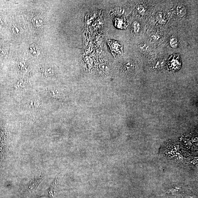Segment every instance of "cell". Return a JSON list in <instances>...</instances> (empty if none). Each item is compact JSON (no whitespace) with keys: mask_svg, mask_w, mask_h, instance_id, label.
Masks as SVG:
<instances>
[{"mask_svg":"<svg viewBox=\"0 0 198 198\" xmlns=\"http://www.w3.org/2000/svg\"><path fill=\"white\" fill-rule=\"evenodd\" d=\"M108 45L111 53L114 57H117L122 53L123 45L120 42L114 40H108Z\"/></svg>","mask_w":198,"mask_h":198,"instance_id":"cell-1","label":"cell"},{"mask_svg":"<svg viewBox=\"0 0 198 198\" xmlns=\"http://www.w3.org/2000/svg\"><path fill=\"white\" fill-rule=\"evenodd\" d=\"M45 178L43 175H41L31 179L27 185L28 190L31 193L35 191L39 185Z\"/></svg>","mask_w":198,"mask_h":198,"instance_id":"cell-2","label":"cell"},{"mask_svg":"<svg viewBox=\"0 0 198 198\" xmlns=\"http://www.w3.org/2000/svg\"><path fill=\"white\" fill-rule=\"evenodd\" d=\"M58 184V174L57 175L55 179L51 184L49 189L48 191V195L49 197H53L56 196L57 191Z\"/></svg>","mask_w":198,"mask_h":198,"instance_id":"cell-3","label":"cell"},{"mask_svg":"<svg viewBox=\"0 0 198 198\" xmlns=\"http://www.w3.org/2000/svg\"><path fill=\"white\" fill-rule=\"evenodd\" d=\"M115 22L116 27L119 28L123 29L127 26V22L125 18L122 17H117L116 18Z\"/></svg>","mask_w":198,"mask_h":198,"instance_id":"cell-4","label":"cell"},{"mask_svg":"<svg viewBox=\"0 0 198 198\" xmlns=\"http://www.w3.org/2000/svg\"><path fill=\"white\" fill-rule=\"evenodd\" d=\"M176 13L178 16L180 18L184 17L186 14L185 7L182 4H179L176 7Z\"/></svg>","mask_w":198,"mask_h":198,"instance_id":"cell-5","label":"cell"},{"mask_svg":"<svg viewBox=\"0 0 198 198\" xmlns=\"http://www.w3.org/2000/svg\"><path fill=\"white\" fill-rule=\"evenodd\" d=\"M138 50L142 52H147L151 50V47L149 45L146 43H143L138 45Z\"/></svg>","mask_w":198,"mask_h":198,"instance_id":"cell-6","label":"cell"},{"mask_svg":"<svg viewBox=\"0 0 198 198\" xmlns=\"http://www.w3.org/2000/svg\"><path fill=\"white\" fill-rule=\"evenodd\" d=\"M156 17L158 21V23L162 25L165 24L167 22V20L164 16L163 13L161 12H158L156 14Z\"/></svg>","mask_w":198,"mask_h":198,"instance_id":"cell-7","label":"cell"},{"mask_svg":"<svg viewBox=\"0 0 198 198\" xmlns=\"http://www.w3.org/2000/svg\"><path fill=\"white\" fill-rule=\"evenodd\" d=\"M33 23L36 26L38 27H40L44 23V20L43 18L41 17H35L33 20Z\"/></svg>","mask_w":198,"mask_h":198,"instance_id":"cell-8","label":"cell"},{"mask_svg":"<svg viewBox=\"0 0 198 198\" xmlns=\"http://www.w3.org/2000/svg\"><path fill=\"white\" fill-rule=\"evenodd\" d=\"M30 50L31 54L35 56H38L40 53L39 49L34 44H32L30 46Z\"/></svg>","mask_w":198,"mask_h":198,"instance_id":"cell-9","label":"cell"},{"mask_svg":"<svg viewBox=\"0 0 198 198\" xmlns=\"http://www.w3.org/2000/svg\"><path fill=\"white\" fill-rule=\"evenodd\" d=\"M170 45L173 48L176 49L178 46V42L176 37L173 36L170 39Z\"/></svg>","mask_w":198,"mask_h":198,"instance_id":"cell-10","label":"cell"},{"mask_svg":"<svg viewBox=\"0 0 198 198\" xmlns=\"http://www.w3.org/2000/svg\"><path fill=\"white\" fill-rule=\"evenodd\" d=\"M136 10L138 13L141 15H144L146 12V9L142 5H137L136 7Z\"/></svg>","mask_w":198,"mask_h":198,"instance_id":"cell-11","label":"cell"},{"mask_svg":"<svg viewBox=\"0 0 198 198\" xmlns=\"http://www.w3.org/2000/svg\"><path fill=\"white\" fill-rule=\"evenodd\" d=\"M133 29L135 33H138L141 29L140 24L137 21H135L133 23Z\"/></svg>","mask_w":198,"mask_h":198,"instance_id":"cell-12","label":"cell"},{"mask_svg":"<svg viewBox=\"0 0 198 198\" xmlns=\"http://www.w3.org/2000/svg\"><path fill=\"white\" fill-rule=\"evenodd\" d=\"M151 38L152 40H154V41H157L160 38V36L156 34H154L151 36Z\"/></svg>","mask_w":198,"mask_h":198,"instance_id":"cell-13","label":"cell"},{"mask_svg":"<svg viewBox=\"0 0 198 198\" xmlns=\"http://www.w3.org/2000/svg\"><path fill=\"white\" fill-rule=\"evenodd\" d=\"M177 160L178 161H182L183 160V157L181 156H179L178 157H177Z\"/></svg>","mask_w":198,"mask_h":198,"instance_id":"cell-14","label":"cell"},{"mask_svg":"<svg viewBox=\"0 0 198 198\" xmlns=\"http://www.w3.org/2000/svg\"><path fill=\"white\" fill-rule=\"evenodd\" d=\"M197 140V137H194V138H193V139H192V140H193V141H196Z\"/></svg>","mask_w":198,"mask_h":198,"instance_id":"cell-15","label":"cell"}]
</instances>
